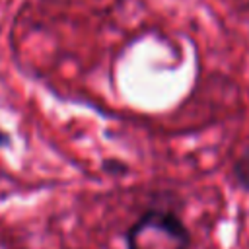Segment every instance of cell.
Listing matches in <instances>:
<instances>
[{
	"instance_id": "3",
	"label": "cell",
	"mask_w": 249,
	"mask_h": 249,
	"mask_svg": "<svg viewBox=\"0 0 249 249\" xmlns=\"http://www.w3.org/2000/svg\"><path fill=\"white\" fill-rule=\"evenodd\" d=\"M103 169L105 171H111V173H117V171L124 173L126 171V165H123V161H119V160H107L103 163Z\"/></svg>"
},
{
	"instance_id": "2",
	"label": "cell",
	"mask_w": 249,
	"mask_h": 249,
	"mask_svg": "<svg viewBox=\"0 0 249 249\" xmlns=\"http://www.w3.org/2000/svg\"><path fill=\"white\" fill-rule=\"evenodd\" d=\"M231 175H233V181L235 185L249 193V144H245L241 148V152L237 154V158L233 160V165H231Z\"/></svg>"
},
{
	"instance_id": "1",
	"label": "cell",
	"mask_w": 249,
	"mask_h": 249,
	"mask_svg": "<svg viewBox=\"0 0 249 249\" xmlns=\"http://www.w3.org/2000/svg\"><path fill=\"white\" fill-rule=\"evenodd\" d=\"M191 230L167 208L144 210L124 231L126 249H191Z\"/></svg>"
}]
</instances>
